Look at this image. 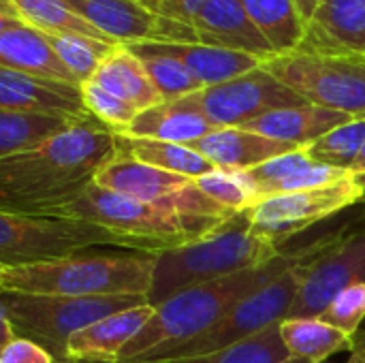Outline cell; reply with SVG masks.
<instances>
[{"label":"cell","mask_w":365,"mask_h":363,"mask_svg":"<svg viewBox=\"0 0 365 363\" xmlns=\"http://www.w3.org/2000/svg\"><path fill=\"white\" fill-rule=\"evenodd\" d=\"M64 363H92V362H64ZM115 363H310L289 353L280 338V325L263 332L261 336L235 344L227 351L201 355V357H180V359H143V362H115Z\"/></svg>","instance_id":"cell-30"},{"label":"cell","mask_w":365,"mask_h":363,"mask_svg":"<svg viewBox=\"0 0 365 363\" xmlns=\"http://www.w3.org/2000/svg\"><path fill=\"white\" fill-rule=\"evenodd\" d=\"M246 173L257 190L259 201L276 195L329 186L351 175V171H342L317 163L306 148L276 156L259 167L246 169Z\"/></svg>","instance_id":"cell-19"},{"label":"cell","mask_w":365,"mask_h":363,"mask_svg":"<svg viewBox=\"0 0 365 363\" xmlns=\"http://www.w3.org/2000/svg\"><path fill=\"white\" fill-rule=\"evenodd\" d=\"M351 120H355V118L306 103V105L269 111V113L248 122L242 128L259 133V135L276 139V141L293 143L297 148H308L310 143H314L329 131H334Z\"/></svg>","instance_id":"cell-23"},{"label":"cell","mask_w":365,"mask_h":363,"mask_svg":"<svg viewBox=\"0 0 365 363\" xmlns=\"http://www.w3.org/2000/svg\"><path fill=\"white\" fill-rule=\"evenodd\" d=\"M0 66L79 86L51 47L47 34L24 21L6 0H0Z\"/></svg>","instance_id":"cell-15"},{"label":"cell","mask_w":365,"mask_h":363,"mask_svg":"<svg viewBox=\"0 0 365 363\" xmlns=\"http://www.w3.org/2000/svg\"><path fill=\"white\" fill-rule=\"evenodd\" d=\"M75 124L81 122L58 118V116H45V113L0 109V160L38 150L41 145L66 133Z\"/></svg>","instance_id":"cell-26"},{"label":"cell","mask_w":365,"mask_h":363,"mask_svg":"<svg viewBox=\"0 0 365 363\" xmlns=\"http://www.w3.org/2000/svg\"><path fill=\"white\" fill-rule=\"evenodd\" d=\"M0 363H58L56 357L41 344L28 338H15L0 351Z\"/></svg>","instance_id":"cell-38"},{"label":"cell","mask_w":365,"mask_h":363,"mask_svg":"<svg viewBox=\"0 0 365 363\" xmlns=\"http://www.w3.org/2000/svg\"><path fill=\"white\" fill-rule=\"evenodd\" d=\"M81 19L115 43H197L195 28L178 24L137 0H64Z\"/></svg>","instance_id":"cell-14"},{"label":"cell","mask_w":365,"mask_h":363,"mask_svg":"<svg viewBox=\"0 0 365 363\" xmlns=\"http://www.w3.org/2000/svg\"><path fill=\"white\" fill-rule=\"evenodd\" d=\"M154 255H75L30 265H0V291L24 295L105 297L145 295L152 287Z\"/></svg>","instance_id":"cell-4"},{"label":"cell","mask_w":365,"mask_h":363,"mask_svg":"<svg viewBox=\"0 0 365 363\" xmlns=\"http://www.w3.org/2000/svg\"><path fill=\"white\" fill-rule=\"evenodd\" d=\"M139 4H143L145 9H150V11H154V13H158V6H160V2L163 0H137Z\"/></svg>","instance_id":"cell-43"},{"label":"cell","mask_w":365,"mask_h":363,"mask_svg":"<svg viewBox=\"0 0 365 363\" xmlns=\"http://www.w3.org/2000/svg\"><path fill=\"white\" fill-rule=\"evenodd\" d=\"M321 2H323V0H295V4H297V9H299V13H302V17H304L306 24H308L310 17L317 13V9H319Z\"/></svg>","instance_id":"cell-42"},{"label":"cell","mask_w":365,"mask_h":363,"mask_svg":"<svg viewBox=\"0 0 365 363\" xmlns=\"http://www.w3.org/2000/svg\"><path fill=\"white\" fill-rule=\"evenodd\" d=\"M325 363H331V362H325Z\"/></svg>","instance_id":"cell-44"},{"label":"cell","mask_w":365,"mask_h":363,"mask_svg":"<svg viewBox=\"0 0 365 363\" xmlns=\"http://www.w3.org/2000/svg\"><path fill=\"white\" fill-rule=\"evenodd\" d=\"M0 109L58 116L75 122L96 120L83 103L81 86L24 75L0 66Z\"/></svg>","instance_id":"cell-16"},{"label":"cell","mask_w":365,"mask_h":363,"mask_svg":"<svg viewBox=\"0 0 365 363\" xmlns=\"http://www.w3.org/2000/svg\"><path fill=\"white\" fill-rule=\"evenodd\" d=\"M280 338L291 355L310 363L329 362L342 351H353L355 336L329 325L323 319H287L280 325Z\"/></svg>","instance_id":"cell-27"},{"label":"cell","mask_w":365,"mask_h":363,"mask_svg":"<svg viewBox=\"0 0 365 363\" xmlns=\"http://www.w3.org/2000/svg\"><path fill=\"white\" fill-rule=\"evenodd\" d=\"M306 103L365 120V58L295 49L263 64Z\"/></svg>","instance_id":"cell-8"},{"label":"cell","mask_w":365,"mask_h":363,"mask_svg":"<svg viewBox=\"0 0 365 363\" xmlns=\"http://www.w3.org/2000/svg\"><path fill=\"white\" fill-rule=\"evenodd\" d=\"M365 282V229L338 231L304 270L302 287L289 319H317L346 289Z\"/></svg>","instance_id":"cell-12"},{"label":"cell","mask_w":365,"mask_h":363,"mask_svg":"<svg viewBox=\"0 0 365 363\" xmlns=\"http://www.w3.org/2000/svg\"><path fill=\"white\" fill-rule=\"evenodd\" d=\"M319 319L327 321L349 336H355L365 321V282L342 291Z\"/></svg>","instance_id":"cell-37"},{"label":"cell","mask_w":365,"mask_h":363,"mask_svg":"<svg viewBox=\"0 0 365 363\" xmlns=\"http://www.w3.org/2000/svg\"><path fill=\"white\" fill-rule=\"evenodd\" d=\"M192 28L197 43L203 45L248 53L263 62L278 56L240 0H210L195 17Z\"/></svg>","instance_id":"cell-17"},{"label":"cell","mask_w":365,"mask_h":363,"mask_svg":"<svg viewBox=\"0 0 365 363\" xmlns=\"http://www.w3.org/2000/svg\"><path fill=\"white\" fill-rule=\"evenodd\" d=\"M130 47L143 62L150 79L158 88L165 101H175L203 90V83L180 62L175 56L160 51L154 43H130Z\"/></svg>","instance_id":"cell-32"},{"label":"cell","mask_w":365,"mask_h":363,"mask_svg":"<svg viewBox=\"0 0 365 363\" xmlns=\"http://www.w3.org/2000/svg\"><path fill=\"white\" fill-rule=\"evenodd\" d=\"M115 145L120 154L133 156L145 165H152L163 171L180 173L190 180H199L207 173H212L216 167L195 152L188 145L182 143H169V141H156V139H143V137H128L122 133H115Z\"/></svg>","instance_id":"cell-28"},{"label":"cell","mask_w":365,"mask_h":363,"mask_svg":"<svg viewBox=\"0 0 365 363\" xmlns=\"http://www.w3.org/2000/svg\"><path fill=\"white\" fill-rule=\"evenodd\" d=\"M351 175L357 182V186L361 188V203L365 205V143L361 152H359V156H357V160H355V165L351 167Z\"/></svg>","instance_id":"cell-40"},{"label":"cell","mask_w":365,"mask_h":363,"mask_svg":"<svg viewBox=\"0 0 365 363\" xmlns=\"http://www.w3.org/2000/svg\"><path fill=\"white\" fill-rule=\"evenodd\" d=\"M364 143L365 120H351V122L329 131L327 135H323L321 139L310 143L306 150L321 165L342 169V171H351V167L355 165Z\"/></svg>","instance_id":"cell-34"},{"label":"cell","mask_w":365,"mask_h":363,"mask_svg":"<svg viewBox=\"0 0 365 363\" xmlns=\"http://www.w3.org/2000/svg\"><path fill=\"white\" fill-rule=\"evenodd\" d=\"M118 154L115 133L81 122L38 150L0 160V212L53 216L81 197Z\"/></svg>","instance_id":"cell-1"},{"label":"cell","mask_w":365,"mask_h":363,"mask_svg":"<svg viewBox=\"0 0 365 363\" xmlns=\"http://www.w3.org/2000/svg\"><path fill=\"white\" fill-rule=\"evenodd\" d=\"M282 252L284 246L257 233L248 212H240L207 237L154 255L148 302L160 306L186 289L267 265Z\"/></svg>","instance_id":"cell-3"},{"label":"cell","mask_w":365,"mask_h":363,"mask_svg":"<svg viewBox=\"0 0 365 363\" xmlns=\"http://www.w3.org/2000/svg\"><path fill=\"white\" fill-rule=\"evenodd\" d=\"M276 53L295 51L306 36V21L295 0H240Z\"/></svg>","instance_id":"cell-29"},{"label":"cell","mask_w":365,"mask_h":363,"mask_svg":"<svg viewBox=\"0 0 365 363\" xmlns=\"http://www.w3.org/2000/svg\"><path fill=\"white\" fill-rule=\"evenodd\" d=\"M216 128L218 126L201 111V107L190 96H184L175 101H163L139 111V116L126 131H122V135L188 145Z\"/></svg>","instance_id":"cell-22"},{"label":"cell","mask_w":365,"mask_h":363,"mask_svg":"<svg viewBox=\"0 0 365 363\" xmlns=\"http://www.w3.org/2000/svg\"><path fill=\"white\" fill-rule=\"evenodd\" d=\"M92 81H96L111 94L120 96L122 101L130 103L139 111L150 109L165 101L154 81L150 79L141 58L126 45H118L101 62Z\"/></svg>","instance_id":"cell-25"},{"label":"cell","mask_w":365,"mask_h":363,"mask_svg":"<svg viewBox=\"0 0 365 363\" xmlns=\"http://www.w3.org/2000/svg\"><path fill=\"white\" fill-rule=\"evenodd\" d=\"M143 304H150L145 295L60 297L0 291V315L11 321L15 334L47 349L58 363L66 362V344L71 336L109 315Z\"/></svg>","instance_id":"cell-6"},{"label":"cell","mask_w":365,"mask_h":363,"mask_svg":"<svg viewBox=\"0 0 365 363\" xmlns=\"http://www.w3.org/2000/svg\"><path fill=\"white\" fill-rule=\"evenodd\" d=\"M47 34V32H45ZM51 47L60 56V60L66 64V68L73 73V77L83 86L90 81L101 62L122 43H109V41H98L90 39L83 34H47Z\"/></svg>","instance_id":"cell-33"},{"label":"cell","mask_w":365,"mask_h":363,"mask_svg":"<svg viewBox=\"0 0 365 363\" xmlns=\"http://www.w3.org/2000/svg\"><path fill=\"white\" fill-rule=\"evenodd\" d=\"M188 148L205 156L216 169H242V171L259 167L276 156L302 150L293 143L276 141L237 126L216 128L210 135L188 143Z\"/></svg>","instance_id":"cell-21"},{"label":"cell","mask_w":365,"mask_h":363,"mask_svg":"<svg viewBox=\"0 0 365 363\" xmlns=\"http://www.w3.org/2000/svg\"><path fill=\"white\" fill-rule=\"evenodd\" d=\"M299 47L365 58V0H323Z\"/></svg>","instance_id":"cell-18"},{"label":"cell","mask_w":365,"mask_h":363,"mask_svg":"<svg viewBox=\"0 0 365 363\" xmlns=\"http://www.w3.org/2000/svg\"><path fill=\"white\" fill-rule=\"evenodd\" d=\"M53 216L81 218L96 223L115 235L124 237L133 252L158 255L171 248L192 244L220 229L227 220L192 216L158 205H150L118 193H111L96 182L73 203L60 208Z\"/></svg>","instance_id":"cell-5"},{"label":"cell","mask_w":365,"mask_h":363,"mask_svg":"<svg viewBox=\"0 0 365 363\" xmlns=\"http://www.w3.org/2000/svg\"><path fill=\"white\" fill-rule=\"evenodd\" d=\"M357 203H361V188L349 175L329 186L267 197L252 205L248 216L257 233L284 246L289 237Z\"/></svg>","instance_id":"cell-11"},{"label":"cell","mask_w":365,"mask_h":363,"mask_svg":"<svg viewBox=\"0 0 365 363\" xmlns=\"http://www.w3.org/2000/svg\"><path fill=\"white\" fill-rule=\"evenodd\" d=\"M81 94H83L86 109L96 120H101L107 128H111L113 133L126 131L130 126V122L139 116L137 107H133L130 103L111 94L109 90H105L103 86H98L92 79L81 86Z\"/></svg>","instance_id":"cell-36"},{"label":"cell","mask_w":365,"mask_h":363,"mask_svg":"<svg viewBox=\"0 0 365 363\" xmlns=\"http://www.w3.org/2000/svg\"><path fill=\"white\" fill-rule=\"evenodd\" d=\"M190 98L218 128H242L269 111L306 105L297 92H293L263 66L231 81L203 88L190 94Z\"/></svg>","instance_id":"cell-13"},{"label":"cell","mask_w":365,"mask_h":363,"mask_svg":"<svg viewBox=\"0 0 365 363\" xmlns=\"http://www.w3.org/2000/svg\"><path fill=\"white\" fill-rule=\"evenodd\" d=\"M96 184L111 193L182 214L222 220L235 216L233 212L210 199L197 186L195 180L180 173L156 169L120 152L101 169V173L96 175Z\"/></svg>","instance_id":"cell-10"},{"label":"cell","mask_w":365,"mask_h":363,"mask_svg":"<svg viewBox=\"0 0 365 363\" xmlns=\"http://www.w3.org/2000/svg\"><path fill=\"white\" fill-rule=\"evenodd\" d=\"M11 9L30 26L38 28L47 34H83L98 41H109L107 34L90 26L86 19H81L64 0H6Z\"/></svg>","instance_id":"cell-31"},{"label":"cell","mask_w":365,"mask_h":363,"mask_svg":"<svg viewBox=\"0 0 365 363\" xmlns=\"http://www.w3.org/2000/svg\"><path fill=\"white\" fill-rule=\"evenodd\" d=\"M154 45L160 51L171 53L180 62H184V66L203 83V88L231 81L265 64L255 56L220 49L203 43H154Z\"/></svg>","instance_id":"cell-24"},{"label":"cell","mask_w":365,"mask_h":363,"mask_svg":"<svg viewBox=\"0 0 365 363\" xmlns=\"http://www.w3.org/2000/svg\"><path fill=\"white\" fill-rule=\"evenodd\" d=\"M346 363H365V329L355 334V347L351 351V359Z\"/></svg>","instance_id":"cell-41"},{"label":"cell","mask_w":365,"mask_h":363,"mask_svg":"<svg viewBox=\"0 0 365 363\" xmlns=\"http://www.w3.org/2000/svg\"><path fill=\"white\" fill-rule=\"evenodd\" d=\"M197 186L216 203L233 214L248 212L259 203L257 190L246 173V169H214L212 173L195 180Z\"/></svg>","instance_id":"cell-35"},{"label":"cell","mask_w":365,"mask_h":363,"mask_svg":"<svg viewBox=\"0 0 365 363\" xmlns=\"http://www.w3.org/2000/svg\"><path fill=\"white\" fill-rule=\"evenodd\" d=\"M310 248L312 244L297 250H284L267 265L186 289L160 306H154V317L122 349L118 362L160 359L184 342L205 334L218 325L240 302L255 295L265 285L282 276L289 267H293L302 257L308 255Z\"/></svg>","instance_id":"cell-2"},{"label":"cell","mask_w":365,"mask_h":363,"mask_svg":"<svg viewBox=\"0 0 365 363\" xmlns=\"http://www.w3.org/2000/svg\"><path fill=\"white\" fill-rule=\"evenodd\" d=\"M154 306L143 304L124 312L109 315L90 327L71 336L66 344V362L115 363L122 349L154 317Z\"/></svg>","instance_id":"cell-20"},{"label":"cell","mask_w":365,"mask_h":363,"mask_svg":"<svg viewBox=\"0 0 365 363\" xmlns=\"http://www.w3.org/2000/svg\"><path fill=\"white\" fill-rule=\"evenodd\" d=\"M336 233L325 235L323 240H317L312 248L308 250L306 257H302L293 267H289L282 276L265 285L261 291L255 295L246 297L240 302L218 325L207 329L205 334L184 342L182 347L173 349L160 359H180V357H201V355H212L227 351L235 344H242L246 340H252L261 336L263 332L282 325L289 319L291 306L297 300L304 270L310 263V259L323 250Z\"/></svg>","instance_id":"cell-7"},{"label":"cell","mask_w":365,"mask_h":363,"mask_svg":"<svg viewBox=\"0 0 365 363\" xmlns=\"http://www.w3.org/2000/svg\"><path fill=\"white\" fill-rule=\"evenodd\" d=\"M96 246L133 250L124 237L90 220L0 212V265L58 261Z\"/></svg>","instance_id":"cell-9"},{"label":"cell","mask_w":365,"mask_h":363,"mask_svg":"<svg viewBox=\"0 0 365 363\" xmlns=\"http://www.w3.org/2000/svg\"><path fill=\"white\" fill-rule=\"evenodd\" d=\"M210 0H163L158 6V13L167 19H173L178 24L190 26L195 24V17Z\"/></svg>","instance_id":"cell-39"}]
</instances>
